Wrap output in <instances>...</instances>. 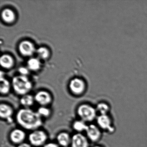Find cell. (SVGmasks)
Wrapping results in <instances>:
<instances>
[{"mask_svg": "<svg viewBox=\"0 0 147 147\" xmlns=\"http://www.w3.org/2000/svg\"><path fill=\"white\" fill-rule=\"evenodd\" d=\"M71 138L69 133L63 131L58 134L57 137V140L59 146L66 147L71 144Z\"/></svg>", "mask_w": 147, "mask_h": 147, "instance_id": "13", "label": "cell"}, {"mask_svg": "<svg viewBox=\"0 0 147 147\" xmlns=\"http://www.w3.org/2000/svg\"><path fill=\"white\" fill-rule=\"evenodd\" d=\"M13 110L12 107L7 104L2 103L0 105V117L1 119H6L8 122H12L13 115Z\"/></svg>", "mask_w": 147, "mask_h": 147, "instance_id": "10", "label": "cell"}, {"mask_svg": "<svg viewBox=\"0 0 147 147\" xmlns=\"http://www.w3.org/2000/svg\"><path fill=\"white\" fill-rule=\"evenodd\" d=\"M86 137L88 140L93 142H97L101 139L103 131L95 124H90L88 125L86 131Z\"/></svg>", "mask_w": 147, "mask_h": 147, "instance_id": "6", "label": "cell"}, {"mask_svg": "<svg viewBox=\"0 0 147 147\" xmlns=\"http://www.w3.org/2000/svg\"><path fill=\"white\" fill-rule=\"evenodd\" d=\"M30 144L27 143L26 142H23L18 145L17 147H32Z\"/></svg>", "mask_w": 147, "mask_h": 147, "instance_id": "25", "label": "cell"}, {"mask_svg": "<svg viewBox=\"0 0 147 147\" xmlns=\"http://www.w3.org/2000/svg\"><path fill=\"white\" fill-rule=\"evenodd\" d=\"M96 124L103 132L113 134L116 130L113 118L111 114L98 115L96 119Z\"/></svg>", "mask_w": 147, "mask_h": 147, "instance_id": "4", "label": "cell"}, {"mask_svg": "<svg viewBox=\"0 0 147 147\" xmlns=\"http://www.w3.org/2000/svg\"><path fill=\"white\" fill-rule=\"evenodd\" d=\"M10 89V85L9 82L1 77V85H0V91L1 94H6L9 92Z\"/></svg>", "mask_w": 147, "mask_h": 147, "instance_id": "19", "label": "cell"}, {"mask_svg": "<svg viewBox=\"0 0 147 147\" xmlns=\"http://www.w3.org/2000/svg\"><path fill=\"white\" fill-rule=\"evenodd\" d=\"M28 138L31 145L40 147L44 146L46 144L48 135L44 131L38 129L32 131L29 135Z\"/></svg>", "mask_w": 147, "mask_h": 147, "instance_id": "5", "label": "cell"}, {"mask_svg": "<svg viewBox=\"0 0 147 147\" xmlns=\"http://www.w3.org/2000/svg\"><path fill=\"white\" fill-rule=\"evenodd\" d=\"M93 147H104V146H102V145H94Z\"/></svg>", "mask_w": 147, "mask_h": 147, "instance_id": "26", "label": "cell"}, {"mask_svg": "<svg viewBox=\"0 0 147 147\" xmlns=\"http://www.w3.org/2000/svg\"><path fill=\"white\" fill-rule=\"evenodd\" d=\"M0 63L1 66L5 68H10L13 64V61L11 57L8 55H3L1 57Z\"/></svg>", "mask_w": 147, "mask_h": 147, "instance_id": "16", "label": "cell"}, {"mask_svg": "<svg viewBox=\"0 0 147 147\" xmlns=\"http://www.w3.org/2000/svg\"><path fill=\"white\" fill-rule=\"evenodd\" d=\"M26 138V134L25 132L20 129H14L10 133V140L14 144L19 145L24 142Z\"/></svg>", "mask_w": 147, "mask_h": 147, "instance_id": "8", "label": "cell"}, {"mask_svg": "<svg viewBox=\"0 0 147 147\" xmlns=\"http://www.w3.org/2000/svg\"><path fill=\"white\" fill-rule=\"evenodd\" d=\"M88 140L82 133H76L71 138V147H89Z\"/></svg>", "mask_w": 147, "mask_h": 147, "instance_id": "7", "label": "cell"}, {"mask_svg": "<svg viewBox=\"0 0 147 147\" xmlns=\"http://www.w3.org/2000/svg\"><path fill=\"white\" fill-rule=\"evenodd\" d=\"M98 115H105L110 114L111 106L108 102L101 101L97 104L95 107Z\"/></svg>", "mask_w": 147, "mask_h": 147, "instance_id": "14", "label": "cell"}, {"mask_svg": "<svg viewBox=\"0 0 147 147\" xmlns=\"http://www.w3.org/2000/svg\"><path fill=\"white\" fill-rule=\"evenodd\" d=\"M27 65L29 69L35 71L40 68V62L37 58H32L27 62Z\"/></svg>", "mask_w": 147, "mask_h": 147, "instance_id": "20", "label": "cell"}, {"mask_svg": "<svg viewBox=\"0 0 147 147\" xmlns=\"http://www.w3.org/2000/svg\"><path fill=\"white\" fill-rule=\"evenodd\" d=\"M1 16L3 20L8 23H11L15 19L14 13L9 9L3 10L1 13Z\"/></svg>", "mask_w": 147, "mask_h": 147, "instance_id": "17", "label": "cell"}, {"mask_svg": "<svg viewBox=\"0 0 147 147\" xmlns=\"http://www.w3.org/2000/svg\"><path fill=\"white\" fill-rule=\"evenodd\" d=\"M35 100L41 106H46L49 105L52 101L51 96L48 92L40 91L34 96Z\"/></svg>", "mask_w": 147, "mask_h": 147, "instance_id": "9", "label": "cell"}, {"mask_svg": "<svg viewBox=\"0 0 147 147\" xmlns=\"http://www.w3.org/2000/svg\"><path fill=\"white\" fill-rule=\"evenodd\" d=\"M77 114L81 120L86 122H92L96 120L98 116L95 107L89 104H84L78 107Z\"/></svg>", "mask_w": 147, "mask_h": 147, "instance_id": "2", "label": "cell"}, {"mask_svg": "<svg viewBox=\"0 0 147 147\" xmlns=\"http://www.w3.org/2000/svg\"><path fill=\"white\" fill-rule=\"evenodd\" d=\"M12 85L16 93L23 96L26 94L32 88V84L28 78L24 76H19L13 78Z\"/></svg>", "mask_w": 147, "mask_h": 147, "instance_id": "3", "label": "cell"}, {"mask_svg": "<svg viewBox=\"0 0 147 147\" xmlns=\"http://www.w3.org/2000/svg\"><path fill=\"white\" fill-rule=\"evenodd\" d=\"M43 147H60L57 144L54 142H49L46 143Z\"/></svg>", "mask_w": 147, "mask_h": 147, "instance_id": "24", "label": "cell"}, {"mask_svg": "<svg viewBox=\"0 0 147 147\" xmlns=\"http://www.w3.org/2000/svg\"><path fill=\"white\" fill-rule=\"evenodd\" d=\"M16 120L20 126L25 129L34 131L42 125L41 116L37 112L30 108H24L19 110L16 115Z\"/></svg>", "mask_w": 147, "mask_h": 147, "instance_id": "1", "label": "cell"}, {"mask_svg": "<svg viewBox=\"0 0 147 147\" xmlns=\"http://www.w3.org/2000/svg\"><path fill=\"white\" fill-rule=\"evenodd\" d=\"M37 113L41 117H49L51 114L50 109L46 106H41L38 108Z\"/></svg>", "mask_w": 147, "mask_h": 147, "instance_id": "21", "label": "cell"}, {"mask_svg": "<svg viewBox=\"0 0 147 147\" xmlns=\"http://www.w3.org/2000/svg\"><path fill=\"white\" fill-rule=\"evenodd\" d=\"M69 88L73 93L76 94H81L85 90V83L80 79L77 78L74 79L70 82Z\"/></svg>", "mask_w": 147, "mask_h": 147, "instance_id": "11", "label": "cell"}, {"mask_svg": "<svg viewBox=\"0 0 147 147\" xmlns=\"http://www.w3.org/2000/svg\"><path fill=\"white\" fill-rule=\"evenodd\" d=\"M20 53L24 56H31L35 51L34 45L29 41H23L19 45Z\"/></svg>", "mask_w": 147, "mask_h": 147, "instance_id": "12", "label": "cell"}, {"mask_svg": "<svg viewBox=\"0 0 147 147\" xmlns=\"http://www.w3.org/2000/svg\"><path fill=\"white\" fill-rule=\"evenodd\" d=\"M88 125L82 120H76L74 122L73 124V129L78 132V133L86 131L88 127Z\"/></svg>", "mask_w": 147, "mask_h": 147, "instance_id": "18", "label": "cell"}, {"mask_svg": "<svg viewBox=\"0 0 147 147\" xmlns=\"http://www.w3.org/2000/svg\"><path fill=\"white\" fill-rule=\"evenodd\" d=\"M36 53L38 56L42 59H46L49 56V51L44 47H41L38 49Z\"/></svg>", "mask_w": 147, "mask_h": 147, "instance_id": "22", "label": "cell"}, {"mask_svg": "<svg viewBox=\"0 0 147 147\" xmlns=\"http://www.w3.org/2000/svg\"><path fill=\"white\" fill-rule=\"evenodd\" d=\"M19 71L20 74H21V75L24 76H26L28 74H29V70L28 69L26 68L25 67H21L19 69Z\"/></svg>", "mask_w": 147, "mask_h": 147, "instance_id": "23", "label": "cell"}, {"mask_svg": "<svg viewBox=\"0 0 147 147\" xmlns=\"http://www.w3.org/2000/svg\"><path fill=\"white\" fill-rule=\"evenodd\" d=\"M35 98L32 95L26 94L24 95L20 99V104L24 108H29V107L34 104Z\"/></svg>", "mask_w": 147, "mask_h": 147, "instance_id": "15", "label": "cell"}]
</instances>
